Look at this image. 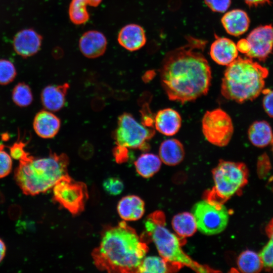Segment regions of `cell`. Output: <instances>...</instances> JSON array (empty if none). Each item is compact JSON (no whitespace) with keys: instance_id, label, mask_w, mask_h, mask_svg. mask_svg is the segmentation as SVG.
<instances>
[{"instance_id":"8d00e7d4","label":"cell","mask_w":273,"mask_h":273,"mask_svg":"<svg viewBox=\"0 0 273 273\" xmlns=\"http://www.w3.org/2000/svg\"><path fill=\"white\" fill-rule=\"evenodd\" d=\"M236 45L238 50L242 53L247 54L249 51L250 46L246 39L240 40Z\"/></svg>"},{"instance_id":"e575fe53","label":"cell","mask_w":273,"mask_h":273,"mask_svg":"<svg viewBox=\"0 0 273 273\" xmlns=\"http://www.w3.org/2000/svg\"><path fill=\"white\" fill-rule=\"evenodd\" d=\"M25 143L19 142L14 143L10 147V155L15 160L20 161L28 153L25 149Z\"/></svg>"},{"instance_id":"30bf717a","label":"cell","mask_w":273,"mask_h":273,"mask_svg":"<svg viewBox=\"0 0 273 273\" xmlns=\"http://www.w3.org/2000/svg\"><path fill=\"white\" fill-rule=\"evenodd\" d=\"M202 130L209 143L223 147L230 143L234 126L230 116L223 110L216 108L205 113L202 120Z\"/></svg>"},{"instance_id":"f35d334b","label":"cell","mask_w":273,"mask_h":273,"mask_svg":"<svg viewBox=\"0 0 273 273\" xmlns=\"http://www.w3.org/2000/svg\"><path fill=\"white\" fill-rule=\"evenodd\" d=\"M266 232L269 239V240L273 242V219L267 225Z\"/></svg>"},{"instance_id":"52a82bcc","label":"cell","mask_w":273,"mask_h":273,"mask_svg":"<svg viewBox=\"0 0 273 273\" xmlns=\"http://www.w3.org/2000/svg\"><path fill=\"white\" fill-rule=\"evenodd\" d=\"M191 212L195 218L197 230L205 235L221 233L229 222V212L223 204L206 198L196 203Z\"/></svg>"},{"instance_id":"ac0fdd59","label":"cell","mask_w":273,"mask_h":273,"mask_svg":"<svg viewBox=\"0 0 273 273\" xmlns=\"http://www.w3.org/2000/svg\"><path fill=\"white\" fill-rule=\"evenodd\" d=\"M69 84L49 85L42 90L40 99L44 108L51 112H56L64 107Z\"/></svg>"},{"instance_id":"836d02e7","label":"cell","mask_w":273,"mask_h":273,"mask_svg":"<svg viewBox=\"0 0 273 273\" xmlns=\"http://www.w3.org/2000/svg\"><path fill=\"white\" fill-rule=\"evenodd\" d=\"M112 153L113 157L117 163H125L129 159V152L126 147L117 145L113 149Z\"/></svg>"},{"instance_id":"7402d4cb","label":"cell","mask_w":273,"mask_h":273,"mask_svg":"<svg viewBox=\"0 0 273 273\" xmlns=\"http://www.w3.org/2000/svg\"><path fill=\"white\" fill-rule=\"evenodd\" d=\"M249 141L254 146L262 148L272 143L273 132L270 125L265 121L253 123L248 130Z\"/></svg>"},{"instance_id":"d4e9b609","label":"cell","mask_w":273,"mask_h":273,"mask_svg":"<svg viewBox=\"0 0 273 273\" xmlns=\"http://www.w3.org/2000/svg\"><path fill=\"white\" fill-rule=\"evenodd\" d=\"M102 0H72L69 7V16L76 25L86 23L89 18L87 6L97 7Z\"/></svg>"},{"instance_id":"60d3db41","label":"cell","mask_w":273,"mask_h":273,"mask_svg":"<svg viewBox=\"0 0 273 273\" xmlns=\"http://www.w3.org/2000/svg\"><path fill=\"white\" fill-rule=\"evenodd\" d=\"M271 144H272V151H273V140H272V141Z\"/></svg>"},{"instance_id":"d590c367","label":"cell","mask_w":273,"mask_h":273,"mask_svg":"<svg viewBox=\"0 0 273 273\" xmlns=\"http://www.w3.org/2000/svg\"><path fill=\"white\" fill-rule=\"evenodd\" d=\"M263 107L267 114L273 118V90H263Z\"/></svg>"},{"instance_id":"44dd1931","label":"cell","mask_w":273,"mask_h":273,"mask_svg":"<svg viewBox=\"0 0 273 273\" xmlns=\"http://www.w3.org/2000/svg\"><path fill=\"white\" fill-rule=\"evenodd\" d=\"M185 151L183 144L175 139L163 141L159 148V157L162 162L169 166L180 163L184 159Z\"/></svg>"},{"instance_id":"9a60e30c","label":"cell","mask_w":273,"mask_h":273,"mask_svg":"<svg viewBox=\"0 0 273 273\" xmlns=\"http://www.w3.org/2000/svg\"><path fill=\"white\" fill-rule=\"evenodd\" d=\"M210 55L217 64L228 66L238 58V50L237 45L231 39L218 37L210 47Z\"/></svg>"},{"instance_id":"6da1fadb","label":"cell","mask_w":273,"mask_h":273,"mask_svg":"<svg viewBox=\"0 0 273 273\" xmlns=\"http://www.w3.org/2000/svg\"><path fill=\"white\" fill-rule=\"evenodd\" d=\"M188 43L169 52L160 69L163 89L168 99L182 104L206 95L211 71L203 52L206 41L192 37Z\"/></svg>"},{"instance_id":"83f0119b","label":"cell","mask_w":273,"mask_h":273,"mask_svg":"<svg viewBox=\"0 0 273 273\" xmlns=\"http://www.w3.org/2000/svg\"><path fill=\"white\" fill-rule=\"evenodd\" d=\"M13 102L19 107H26L33 101V95L29 86L23 82L16 84L12 90Z\"/></svg>"},{"instance_id":"cb8c5ba5","label":"cell","mask_w":273,"mask_h":273,"mask_svg":"<svg viewBox=\"0 0 273 273\" xmlns=\"http://www.w3.org/2000/svg\"><path fill=\"white\" fill-rule=\"evenodd\" d=\"M162 161L154 154L146 153L141 155L134 162L136 172L144 178L153 176L160 169Z\"/></svg>"},{"instance_id":"603a6c76","label":"cell","mask_w":273,"mask_h":273,"mask_svg":"<svg viewBox=\"0 0 273 273\" xmlns=\"http://www.w3.org/2000/svg\"><path fill=\"white\" fill-rule=\"evenodd\" d=\"M176 235L183 238L193 235L197 230L195 218L192 212H184L175 215L171 221Z\"/></svg>"},{"instance_id":"7a4b0ae2","label":"cell","mask_w":273,"mask_h":273,"mask_svg":"<svg viewBox=\"0 0 273 273\" xmlns=\"http://www.w3.org/2000/svg\"><path fill=\"white\" fill-rule=\"evenodd\" d=\"M148 248L135 230L125 221L107 225L92 256L97 268L108 272H138Z\"/></svg>"},{"instance_id":"484cf974","label":"cell","mask_w":273,"mask_h":273,"mask_svg":"<svg viewBox=\"0 0 273 273\" xmlns=\"http://www.w3.org/2000/svg\"><path fill=\"white\" fill-rule=\"evenodd\" d=\"M237 264L238 269L245 273L257 272L263 268L259 254L250 250L244 251L239 255Z\"/></svg>"},{"instance_id":"f546056e","label":"cell","mask_w":273,"mask_h":273,"mask_svg":"<svg viewBox=\"0 0 273 273\" xmlns=\"http://www.w3.org/2000/svg\"><path fill=\"white\" fill-rule=\"evenodd\" d=\"M103 187L106 193L110 195L116 196L122 193L124 184L118 177H110L104 181Z\"/></svg>"},{"instance_id":"3957f363","label":"cell","mask_w":273,"mask_h":273,"mask_svg":"<svg viewBox=\"0 0 273 273\" xmlns=\"http://www.w3.org/2000/svg\"><path fill=\"white\" fill-rule=\"evenodd\" d=\"M69 158L64 153H50L49 156L35 158L27 155L19 161L14 178L23 193L34 196L53 188L68 174Z\"/></svg>"},{"instance_id":"ba28073f","label":"cell","mask_w":273,"mask_h":273,"mask_svg":"<svg viewBox=\"0 0 273 273\" xmlns=\"http://www.w3.org/2000/svg\"><path fill=\"white\" fill-rule=\"evenodd\" d=\"M155 133L152 127L140 123L131 114L124 113L118 117L113 136L117 145L145 151L150 149L148 141Z\"/></svg>"},{"instance_id":"4316f807","label":"cell","mask_w":273,"mask_h":273,"mask_svg":"<svg viewBox=\"0 0 273 273\" xmlns=\"http://www.w3.org/2000/svg\"><path fill=\"white\" fill-rule=\"evenodd\" d=\"M169 262L161 256H145L138 272L165 273L169 271Z\"/></svg>"},{"instance_id":"e0dca14e","label":"cell","mask_w":273,"mask_h":273,"mask_svg":"<svg viewBox=\"0 0 273 273\" xmlns=\"http://www.w3.org/2000/svg\"><path fill=\"white\" fill-rule=\"evenodd\" d=\"M117 40L123 48L132 52L138 51L144 46L146 37L142 27L135 24H129L121 29Z\"/></svg>"},{"instance_id":"d6a6232c","label":"cell","mask_w":273,"mask_h":273,"mask_svg":"<svg viewBox=\"0 0 273 273\" xmlns=\"http://www.w3.org/2000/svg\"><path fill=\"white\" fill-rule=\"evenodd\" d=\"M206 5L213 12L223 13L231 4V0H204Z\"/></svg>"},{"instance_id":"4fadbf2b","label":"cell","mask_w":273,"mask_h":273,"mask_svg":"<svg viewBox=\"0 0 273 273\" xmlns=\"http://www.w3.org/2000/svg\"><path fill=\"white\" fill-rule=\"evenodd\" d=\"M107 40L102 32L89 30L84 32L79 40L81 53L88 58H96L103 55L106 50Z\"/></svg>"},{"instance_id":"1f68e13d","label":"cell","mask_w":273,"mask_h":273,"mask_svg":"<svg viewBox=\"0 0 273 273\" xmlns=\"http://www.w3.org/2000/svg\"><path fill=\"white\" fill-rule=\"evenodd\" d=\"M259 254L263 267L267 270L273 271V242L269 240Z\"/></svg>"},{"instance_id":"ab89813d","label":"cell","mask_w":273,"mask_h":273,"mask_svg":"<svg viewBox=\"0 0 273 273\" xmlns=\"http://www.w3.org/2000/svg\"><path fill=\"white\" fill-rule=\"evenodd\" d=\"M6 252V247L3 241L0 239V262L4 259Z\"/></svg>"},{"instance_id":"8fae6325","label":"cell","mask_w":273,"mask_h":273,"mask_svg":"<svg viewBox=\"0 0 273 273\" xmlns=\"http://www.w3.org/2000/svg\"><path fill=\"white\" fill-rule=\"evenodd\" d=\"M246 39L250 46L246 55L250 59L264 61L273 50V26H259L251 31Z\"/></svg>"},{"instance_id":"277c9868","label":"cell","mask_w":273,"mask_h":273,"mask_svg":"<svg viewBox=\"0 0 273 273\" xmlns=\"http://www.w3.org/2000/svg\"><path fill=\"white\" fill-rule=\"evenodd\" d=\"M268 73L267 68L251 59L238 57L227 66L221 93L225 99L237 103L252 100L263 92Z\"/></svg>"},{"instance_id":"5bb4252c","label":"cell","mask_w":273,"mask_h":273,"mask_svg":"<svg viewBox=\"0 0 273 273\" xmlns=\"http://www.w3.org/2000/svg\"><path fill=\"white\" fill-rule=\"evenodd\" d=\"M60 126V119L52 112L47 110L37 112L33 121L35 132L42 139H52L55 136Z\"/></svg>"},{"instance_id":"7c38bea8","label":"cell","mask_w":273,"mask_h":273,"mask_svg":"<svg viewBox=\"0 0 273 273\" xmlns=\"http://www.w3.org/2000/svg\"><path fill=\"white\" fill-rule=\"evenodd\" d=\"M42 36L32 28L19 31L14 36L13 46L15 52L23 58L36 54L40 49Z\"/></svg>"},{"instance_id":"5b68a950","label":"cell","mask_w":273,"mask_h":273,"mask_svg":"<svg viewBox=\"0 0 273 273\" xmlns=\"http://www.w3.org/2000/svg\"><path fill=\"white\" fill-rule=\"evenodd\" d=\"M162 214L155 212L145 221L146 232L154 242L160 256L169 263L185 266L200 273L212 271L210 268L192 259L183 250L176 234L165 226Z\"/></svg>"},{"instance_id":"d6986e66","label":"cell","mask_w":273,"mask_h":273,"mask_svg":"<svg viewBox=\"0 0 273 273\" xmlns=\"http://www.w3.org/2000/svg\"><path fill=\"white\" fill-rule=\"evenodd\" d=\"M250 19L246 12L240 9L232 10L225 13L221 18L222 24L230 34L238 36L248 29Z\"/></svg>"},{"instance_id":"2e32d148","label":"cell","mask_w":273,"mask_h":273,"mask_svg":"<svg viewBox=\"0 0 273 273\" xmlns=\"http://www.w3.org/2000/svg\"><path fill=\"white\" fill-rule=\"evenodd\" d=\"M181 117L174 109L167 108L157 112L154 116V126L161 134L172 136L175 134L181 125Z\"/></svg>"},{"instance_id":"4dcf8cb0","label":"cell","mask_w":273,"mask_h":273,"mask_svg":"<svg viewBox=\"0 0 273 273\" xmlns=\"http://www.w3.org/2000/svg\"><path fill=\"white\" fill-rule=\"evenodd\" d=\"M4 148V145L0 144V178L10 174L13 165L12 158Z\"/></svg>"},{"instance_id":"74e56055","label":"cell","mask_w":273,"mask_h":273,"mask_svg":"<svg viewBox=\"0 0 273 273\" xmlns=\"http://www.w3.org/2000/svg\"><path fill=\"white\" fill-rule=\"evenodd\" d=\"M249 7H257L270 4L271 0H244Z\"/></svg>"},{"instance_id":"8992f818","label":"cell","mask_w":273,"mask_h":273,"mask_svg":"<svg viewBox=\"0 0 273 273\" xmlns=\"http://www.w3.org/2000/svg\"><path fill=\"white\" fill-rule=\"evenodd\" d=\"M214 186L206 198L223 203L246 184L248 171L240 162L221 160L212 170Z\"/></svg>"},{"instance_id":"f1b7e54d","label":"cell","mask_w":273,"mask_h":273,"mask_svg":"<svg viewBox=\"0 0 273 273\" xmlns=\"http://www.w3.org/2000/svg\"><path fill=\"white\" fill-rule=\"evenodd\" d=\"M17 74L13 63L7 59H0V84L7 85L12 82Z\"/></svg>"},{"instance_id":"9c48e42d","label":"cell","mask_w":273,"mask_h":273,"mask_svg":"<svg viewBox=\"0 0 273 273\" xmlns=\"http://www.w3.org/2000/svg\"><path fill=\"white\" fill-rule=\"evenodd\" d=\"M53 189L54 200L72 215H77L84 210L88 198L85 184L74 180L67 174Z\"/></svg>"},{"instance_id":"ffe728a7","label":"cell","mask_w":273,"mask_h":273,"mask_svg":"<svg viewBox=\"0 0 273 273\" xmlns=\"http://www.w3.org/2000/svg\"><path fill=\"white\" fill-rule=\"evenodd\" d=\"M117 212L120 217L125 221L137 220L145 213V203L138 196H126L119 201Z\"/></svg>"}]
</instances>
